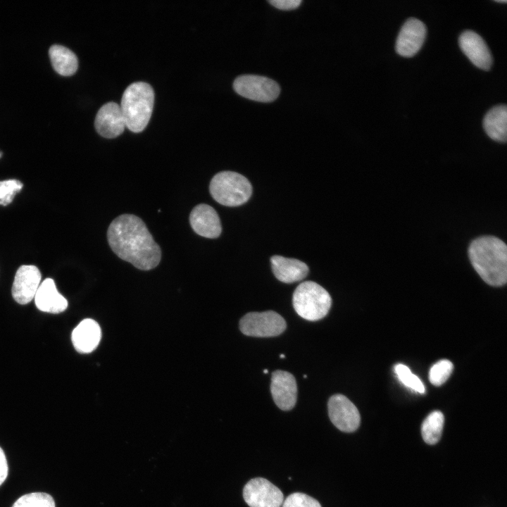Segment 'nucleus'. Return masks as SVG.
I'll return each instance as SVG.
<instances>
[{
    "label": "nucleus",
    "instance_id": "nucleus-1",
    "mask_svg": "<svg viewBox=\"0 0 507 507\" xmlns=\"http://www.w3.org/2000/svg\"><path fill=\"white\" fill-rule=\"evenodd\" d=\"M111 250L122 260L142 270L156 268L161 250L144 221L133 214H122L112 220L107 230Z\"/></svg>",
    "mask_w": 507,
    "mask_h": 507
},
{
    "label": "nucleus",
    "instance_id": "nucleus-2",
    "mask_svg": "<svg viewBox=\"0 0 507 507\" xmlns=\"http://www.w3.org/2000/svg\"><path fill=\"white\" fill-rule=\"evenodd\" d=\"M470 261L480 277L494 287L504 285L507 281V246L494 236L479 237L468 247Z\"/></svg>",
    "mask_w": 507,
    "mask_h": 507
},
{
    "label": "nucleus",
    "instance_id": "nucleus-3",
    "mask_svg": "<svg viewBox=\"0 0 507 507\" xmlns=\"http://www.w3.org/2000/svg\"><path fill=\"white\" fill-rule=\"evenodd\" d=\"M154 102V92L148 83L137 82L125 89L120 106L130 130L140 132L144 130L151 118Z\"/></svg>",
    "mask_w": 507,
    "mask_h": 507
},
{
    "label": "nucleus",
    "instance_id": "nucleus-4",
    "mask_svg": "<svg viewBox=\"0 0 507 507\" xmlns=\"http://www.w3.org/2000/svg\"><path fill=\"white\" fill-rule=\"evenodd\" d=\"M292 303L299 316L309 321H316L327 315L331 308L332 298L318 283L306 281L295 289Z\"/></svg>",
    "mask_w": 507,
    "mask_h": 507
},
{
    "label": "nucleus",
    "instance_id": "nucleus-5",
    "mask_svg": "<svg viewBox=\"0 0 507 507\" xmlns=\"http://www.w3.org/2000/svg\"><path fill=\"white\" fill-rule=\"evenodd\" d=\"M209 191L213 199L220 204L238 206L249 199L252 187L242 175L233 171H222L211 179Z\"/></svg>",
    "mask_w": 507,
    "mask_h": 507
},
{
    "label": "nucleus",
    "instance_id": "nucleus-6",
    "mask_svg": "<svg viewBox=\"0 0 507 507\" xmlns=\"http://www.w3.org/2000/svg\"><path fill=\"white\" fill-rule=\"evenodd\" d=\"M287 327L285 320L273 311L250 312L239 321L240 331L245 335L270 337L281 334Z\"/></svg>",
    "mask_w": 507,
    "mask_h": 507
},
{
    "label": "nucleus",
    "instance_id": "nucleus-7",
    "mask_svg": "<svg viewBox=\"0 0 507 507\" xmlns=\"http://www.w3.org/2000/svg\"><path fill=\"white\" fill-rule=\"evenodd\" d=\"M233 88L244 98L265 103L275 100L280 92V87L275 81L256 75L237 77L233 82Z\"/></svg>",
    "mask_w": 507,
    "mask_h": 507
},
{
    "label": "nucleus",
    "instance_id": "nucleus-8",
    "mask_svg": "<svg viewBox=\"0 0 507 507\" xmlns=\"http://www.w3.org/2000/svg\"><path fill=\"white\" fill-rule=\"evenodd\" d=\"M243 497L250 507H280L284 501L281 490L262 477L251 479L246 484Z\"/></svg>",
    "mask_w": 507,
    "mask_h": 507
},
{
    "label": "nucleus",
    "instance_id": "nucleus-9",
    "mask_svg": "<svg viewBox=\"0 0 507 507\" xmlns=\"http://www.w3.org/2000/svg\"><path fill=\"white\" fill-rule=\"evenodd\" d=\"M328 414L332 424L339 430L352 432L361 423V416L356 406L345 396L332 395L327 403Z\"/></svg>",
    "mask_w": 507,
    "mask_h": 507
},
{
    "label": "nucleus",
    "instance_id": "nucleus-10",
    "mask_svg": "<svg viewBox=\"0 0 507 507\" xmlns=\"http://www.w3.org/2000/svg\"><path fill=\"white\" fill-rule=\"evenodd\" d=\"M426 27L420 20L408 18L403 25L396 41V51L404 57L413 56L422 47Z\"/></svg>",
    "mask_w": 507,
    "mask_h": 507
},
{
    "label": "nucleus",
    "instance_id": "nucleus-11",
    "mask_svg": "<svg viewBox=\"0 0 507 507\" xmlns=\"http://www.w3.org/2000/svg\"><path fill=\"white\" fill-rule=\"evenodd\" d=\"M270 392L276 406L282 411L292 409L297 399L295 377L287 371L277 370L272 373Z\"/></svg>",
    "mask_w": 507,
    "mask_h": 507
},
{
    "label": "nucleus",
    "instance_id": "nucleus-12",
    "mask_svg": "<svg viewBox=\"0 0 507 507\" xmlns=\"http://www.w3.org/2000/svg\"><path fill=\"white\" fill-rule=\"evenodd\" d=\"M41 273L32 265H23L17 270L12 286V296L20 304L30 303L40 285Z\"/></svg>",
    "mask_w": 507,
    "mask_h": 507
},
{
    "label": "nucleus",
    "instance_id": "nucleus-13",
    "mask_svg": "<svg viewBox=\"0 0 507 507\" xmlns=\"http://www.w3.org/2000/svg\"><path fill=\"white\" fill-rule=\"evenodd\" d=\"M461 49L477 68L489 70L492 64V56L484 39L475 32L465 30L458 39Z\"/></svg>",
    "mask_w": 507,
    "mask_h": 507
},
{
    "label": "nucleus",
    "instance_id": "nucleus-14",
    "mask_svg": "<svg viewBox=\"0 0 507 507\" xmlns=\"http://www.w3.org/2000/svg\"><path fill=\"white\" fill-rule=\"evenodd\" d=\"M94 126L97 132L105 138L120 135L126 127L120 106L115 102L103 105L97 112Z\"/></svg>",
    "mask_w": 507,
    "mask_h": 507
},
{
    "label": "nucleus",
    "instance_id": "nucleus-15",
    "mask_svg": "<svg viewBox=\"0 0 507 507\" xmlns=\"http://www.w3.org/2000/svg\"><path fill=\"white\" fill-rule=\"evenodd\" d=\"M189 223L197 234L206 238H217L222 232L221 223L217 212L212 206L206 204H200L194 207L189 215Z\"/></svg>",
    "mask_w": 507,
    "mask_h": 507
},
{
    "label": "nucleus",
    "instance_id": "nucleus-16",
    "mask_svg": "<svg viewBox=\"0 0 507 507\" xmlns=\"http://www.w3.org/2000/svg\"><path fill=\"white\" fill-rule=\"evenodd\" d=\"M34 299L37 308L43 312L60 313L68 307V301L58 292L51 278L40 283Z\"/></svg>",
    "mask_w": 507,
    "mask_h": 507
},
{
    "label": "nucleus",
    "instance_id": "nucleus-17",
    "mask_svg": "<svg viewBox=\"0 0 507 507\" xmlns=\"http://www.w3.org/2000/svg\"><path fill=\"white\" fill-rule=\"evenodd\" d=\"M101 337L100 326L90 318L82 320L73 330L71 335L75 349L81 353L93 351L99 345Z\"/></svg>",
    "mask_w": 507,
    "mask_h": 507
},
{
    "label": "nucleus",
    "instance_id": "nucleus-18",
    "mask_svg": "<svg viewBox=\"0 0 507 507\" xmlns=\"http://www.w3.org/2000/svg\"><path fill=\"white\" fill-rule=\"evenodd\" d=\"M270 262L275 277L284 283L301 281L308 273L307 265L296 258L275 255L270 258Z\"/></svg>",
    "mask_w": 507,
    "mask_h": 507
},
{
    "label": "nucleus",
    "instance_id": "nucleus-19",
    "mask_svg": "<svg viewBox=\"0 0 507 507\" xmlns=\"http://www.w3.org/2000/svg\"><path fill=\"white\" fill-rule=\"evenodd\" d=\"M483 127L493 140L506 142L507 139V107L498 105L491 108L483 120Z\"/></svg>",
    "mask_w": 507,
    "mask_h": 507
},
{
    "label": "nucleus",
    "instance_id": "nucleus-20",
    "mask_svg": "<svg viewBox=\"0 0 507 507\" xmlns=\"http://www.w3.org/2000/svg\"><path fill=\"white\" fill-rule=\"evenodd\" d=\"M49 55L54 69L63 76L73 75L78 68L76 55L69 49L62 45H52Z\"/></svg>",
    "mask_w": 507,
    "mask_h": 507
},
{
    "label": "nucleus",
    "instance_id": "nucleus-21",
    "mask_svg": "<svg viewBox=\"0 0 507 507\" xmlns=\"http://www.w3.org/2000/svg\"><path fill=\"white\" fill-rule=\"evenodd\" d=\"M444 423V415L441 411L430 413L424 420L421 432L424 441L428 444H434L441 438Z\"/></svg>",
    "mask_w": 507,
    "mask_h": 507
},
{
    "label": "nucleus",
    "instance_id": "nucleus-22",
    "mask_svg": "<svg viewBox=\"0 0 507 507\" xmlns=\"http://www.w3.org/2000/svg\"><path fill=\"white\" fill-rule=\"evenodd\" d=\"M12 507H55V502L46 493L33 492L20 497Z\"/></svg>",
    "mask_w": 507,
    "mask_h": 507
},
{
    "label": "nucleus",
    "instance_id": "nucleus-23",
    "mask_svg": "<svg viewBox=\"0 0 507 507\" xmlns=\"http://www.w3.org/2000/svg\"><path fill=\"white\" fill-rule=\"evenodd\" d=\"M453 368V363L450 361L446 359L439 361L430 370V382L434 386L442 385L449 379Z\"/></svg>",
    "mask_w": 507,
    "mask_h": 507
},
{
    "label": "nucleus",
    "instance_id": "nucleus-24",
    "mask_svg": "<svg viewBox=\"0 0 507 507\" xmlns=\"http://www.w3.org/2000/svg\"><path fill=\"white\" fill-rule=\"evenodd\" d=\"M394 370L398 378L405 386L416 392L425 393V389L423 383L418 376L411 371L408 366L399 363L394 366Z\"/></svg>",
    "mask_w": 507,
    "mask_h": 507
},
{
    "label": "nucleus",
    "instance_id": "nucleus-25",
    "mask_svg": "<svg viewBox=\"0 0 507 507\" xmlns=\"http://www.w3.org/2000/svg\"><path fill=\"white\" fill-rule=\"evenodd\" d=\"M23 186V183L18 180L0 181V205L6 206L11 204Z\"/></svg>",
    "mask_w": 507,
    "mask_h": 507
},
{
    "label": "nucleus",
    "instance_id": "nucleus-26",
    "mask_svg": "<svg viewBox=\"0 0 507 507\" xmlns=\"http://www.w3.org/2000/svg\"><path fill=\"white\" fill-rule=\"evenodd\" d=\"M282 507H322L314 498L301 492L289 495L283 501Z\"/></svg>",
    "mask_w": 507,
    "mask_h": 507
},
{
    "label": "nucleus",
    "instance_id": "nucleus-27",
    "mask_svg": "<svg viewBox=\"0 0 507 507\" xmlns=\"http://www.w3.org/2000/svg\"><path fill=\"white\" fill-rule=\"evenodd\" d=\"M268 2L274 7L281 10H294L299 6L301 0H271Z\"/></svg>",
    "mask_w": 507,
    "mask_h": 507
},
{
    "label": "nucleus",
    "instance_id": "nucleus-28",
    "mask_svg": "<svg viewBox=\"0 0 507 507\" xmlns=\"http://www.w3.org/2000/svg\"><path fill=\"white\" fill-rule=\"evenodd\" d=\"M8 464L4 451L0 447V485L5 481L8 475Z\"/></svg>",
    "mask_w": 507,
    "mask_h": 507
},
{
    "label": "nucleus",
    "instance_id": "nucleus-29",
    "mask_svg": "<svg viewBox=\"0 0 507 507\" xmlns=\"http://www.w3.org/2000/svg\"><path fill=\"white\" fill-rule=\"evenodd\" d=\"M495 1H496V2H498V3H506V2H507L506 0H504V1H502V0H501V1H499V0H495Z\"/></svg>",
    "mask_w": 507,
    "mask_h": 507
},
{
    "label": "nucleus",
    "instance_id": "nucleus-30",
    "mask_svg": "<svg viewBox=\"0 0 507 507\" xmlns=\"http://www.w3.org/2000/svg\"><path fill=\"white\" fill-rule=\"evenodd\" d=\"M263 373H264L265 374H267V373H268V370H263Z\"/></svg>",
    "mask_w": 507,
    "mask_h": 507
},
{
    "label": "nucleus",
    "instance_id": "nucleus-31",
    "mask_svg": "<svg viewBox=\"0 0 507 507\" xmlns=\"http://www.w3.org/2000/svg\"><path fill=\"white\" fill-rule=\"evenodd\" d=\"M280 358H284V354H281V355H280Z\"/></svg>",
    "mask_w": 507,
    "mask_h": 507
},
{
    "label": "nucleus",
    "instance_id": "nucleus-32",
    "mask_svg": "<svg viewBox=\"0 0 507 507\" xmlns=\"http://www.w3.org/2000/svg\"><path fill=\"white\" fill-rule=\"evenodd\" d=\"M1 155H2V153H1V152H0V158H1Z\"/></svg>",
    "mask_w": 507,
    "mask_h": 507
}]
</instances>
